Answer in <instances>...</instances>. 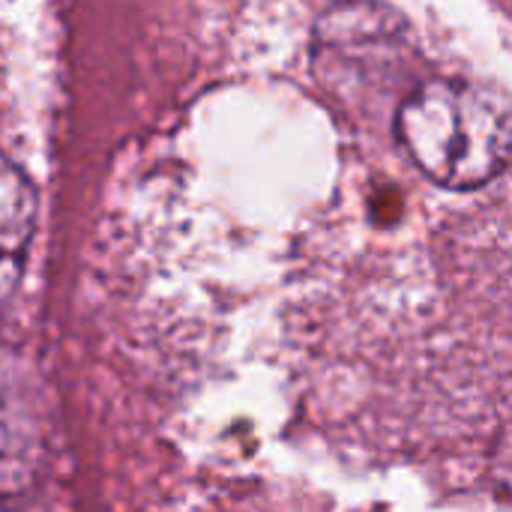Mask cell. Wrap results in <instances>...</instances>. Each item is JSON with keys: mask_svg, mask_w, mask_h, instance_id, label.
Masks as SVG:
<instances>
[{"mask_svg": "<svg viewBox=\"0 0 512 512\" xmlns=\"http://www.w3.org/2000/svg\"><path fill=\"white\" fill-rule=\"evenodd\" d=\"M36 222V192L27 174L0 156V300L18 285Z\"/></svg>", "mask_w": 512, "mask_h": 512, "instance_id": "3", "label": "cell"}, {"mask_svg": "<svg viewBox=\"0 0 512 512\" xmlns=\"http://www.w3.org/2000/svg\"><path fill=\"white\" fill-rule=\"evenodd\" d=\"M45 462L33 381L24 363L0 345V501L24 495Z\"/></svg>", "mask_w": 512, "mask_h": 512, "instance_id": "2", "label": "cell"}, {"mask_svg": "<svg viewBox=\"0 0 512 512\" xmlns=\"http://www.w3.org/2000/svg\"><path fill=\"white\" fill-rule=\"evenodd\" d=\"M396 135L429 180L471 192L492 183L510 162V102L477 81H426L402 99Z\"/></svg>", "mask_w": 512, "mask_h": 512, "instance_id": "1", "label": "cell"}]
</instances>
